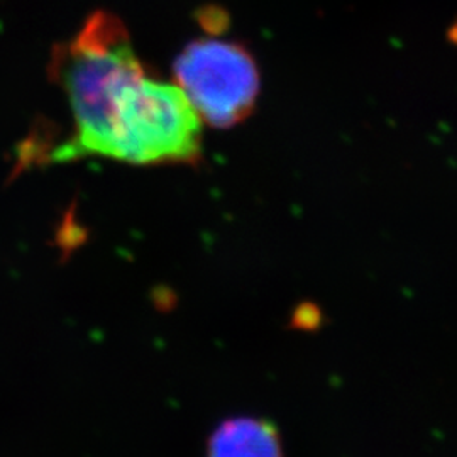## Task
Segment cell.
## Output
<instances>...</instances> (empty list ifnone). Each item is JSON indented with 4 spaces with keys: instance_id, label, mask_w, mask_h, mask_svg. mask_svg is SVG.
<instances>
[{
    "instance_id": "cell-2",
    "label": "cell",
    "mask_w": 457,
    "mask_h": 457,
    "mask_svg": "<svg viewBox=\"0 0 457 457\" xmlns=\"http://www.w3.org/2000/svg\"><path fill=\"white\" fill-rule=\"evenodd\" d=\"M200 141L202 119L180 87L145 73L119 107L109 158L131 164L190 163Z\"/></svg>"
},
{
    "instance_id": "cell-1",
    "label": "cell",
    "mask_w": 457,
    "mask_h": 457,
    "mask_svg": "<svg viewBox=\"0 0 457 457\" xmlns=\"http://www.w3.org/2000/svg\"><path fill=\"white\" fill-rule=\"evenodd\" d=\"M49 75L65 90L75 122L70 141L51 158L54 162L87 154L109 158L122 98L145 75L124 22L105 11L87 17L70 43L54 48Z\"/></svg>"
},
{
    "instance_id": "cell-4",
    "label": "cell",
    "mask_w": 457,
    "mask_h": 457,
    "mask_svg": "<svg viewBox=\"0 0 457 457\" xmlns=\"http://www.w3.org/2000/svg\"><path fill=\"white\" fill-rule=\"evenodd\" d=\"M209 457H281L277 427L258 419H230L213 432Z\"/></svg>"
},
{
    "instance_id": "cell-5",
    "label": "cell",
    "mask_w": 457,
    "mask_h": 457,
    "mask_svg": "<svg viewBox=\"0 0 457 457\" xmlns=\"http://www.w3.org/2000/svg\"><path fill=\"white\" fill-rule=\"evenodd\" d=\"M447 36H449V41L457 46V21L453 24V26H451V28H449V33H447Z\"/></svg>"
},
{
    "instance_id": "cell-3",
    "label": "cell",
    "mask_w": 457,
    "mask_h": 457,
    "mask_svg": "<svg viewBox=\"0 0 457 457\" xmlns=\"http://www.w3.org/2000/svg\"><path fill=\"white\" fill-rule=\"evenodd\" d=\"M175 77L196 114L213 128L241 122L256 104L260 73L243 46L198 39L183 49Z\"/></svg>"
}]
</instances>
